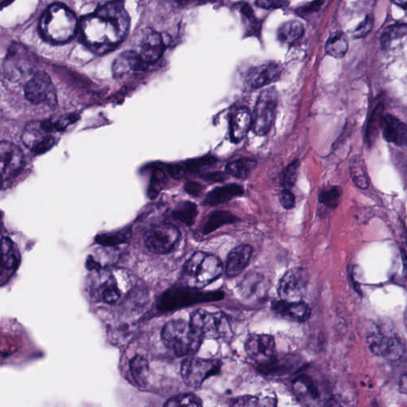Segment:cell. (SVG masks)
I'll return each instance as SVG.
<instances>
[{"mask_svg": "<svg viewBox=\"0 0 407 407\" xmlns=\"http://www.w3.org/2000/svg\"><path fill=\"white\" fill-rule=\"evenodd\" d=\"M79 23L73 11L62 4H55L45 10L39 23L41 34L54 43H65L76 35Z\"/></svg>", "mask_w": 407, "mask_h": 407, "instance_id": "7a4b0ae2", "label": "cell"}, {"mask_svg": "<svg viewBox=\"0 0 407 407\" xmlns=\"http://www.w3.org/2000/svg\"><path fill=\"white\" fill-rule=\"evenodd\" d=\"M323 0H317V1H314L308 5L304 6V8L300 9L299 14H308V13L318 11L320 8L321 4H323Z\"/></svg>", "mask_w": 407, "mask_h": 407, "instance_id": "7dc6e473", "label": "cell"}, {"mask_svg": "<svg viewBox=\"0 0 407 407\" xmlns=\"http://www.w3.org/2000/svg\"><path fill=\"white\" fill-rule=\"evenodd\" d=\"M35 59L24 45L12 43L4 62L6 73L14 78H21L31 73Z\"/></svg>", "mask_w": 407, "mask_h": 407, "instance_id": "4fadbf2b", "label": "cell"}, {"mask_svg": "<svg viewBox=\"0 0 407 407\" xmlns=\"http://www.w3.org/2000/svg\"><path fill=\"white\" fill-rule=\"evenodd\" d=\"M248 280V279H247ZM264 285V281L261 279V278H258L257 279H249L246 284V294L247 296L248 297H261L262 294V288L261 286Z\"/></svg>", "mask_w": 407, "mask_h": 407, "instance_id": "60d3db41", "label": "cell"}, {"mask_svg": "<svg viewBox=\"0 0 407 407\" xmlns=\"http://www.w3.org/2000/svg\"><path fill=\"white\" fill-rule=\"evenodd\" d=\"M146 67L147 65L141 60L135 51H126L117 57L113 70L116 77H121L130 72L142 70Z\"/></svg>", "mask_w": 407, "mask_h": 407, "instance_id": "7402d4cb", "label": "cell"}, {"mask_svg": "<svg viewBox=\"0 0 407 407\" xmlns=\"http://www.w3.org/2000/svg\"><path fill=\"white\" fill-rule=\"evenodd\" d=\"M180 239L179 230L172 224L154 226L144 235V241L149 251L159 255H166L174 251Z\"/></svg>", "mask_w": 407, "mask_h": 407, "instance_id": "ba28073f", "label": "cell"}, {"mask_svg": "<svg viewBox=\"0 0 407 407\" xmlns=\"http://www.w3.org/2000/svg\"><path fill=\"white\" fill-rule=\"evenodd\" d=\"M233 406H262V400L252 396H245L235 398L233 400Z\"/></svg>", "mask_w": 407, "mask_h": 407, "instance_id": "b9f144b4", "label": "cell"}, {"mask_svg": "<svg viewBox=\"0 0 407 407\" xmlns=\"http://www.w3.org/2000/svg\"><path fill=\"white\" fill-rule=\"evenodd\" d=\"M381 130L386 142L404 146L407 142V127L406 123L391 115L383 117Z\"/></svg>", "mask_w": 407, "mask_h": 407, "instance_id": "44dd1931", "label": "cell"}, {"mask_svg": "<svg viewBox=\"0 0 407 407\" xmlns=\"http://www.w3.org/2000/svg\"><path fill=\"white\" fill-rule=\"evenodd\" d=\"M400 390H401V391L404 394L406 393V376L403 375L402 379H401V381H400V386H399Z\"/></svg>", "mask_w": 407, "mask_h": 407, "instance_id": "681fc988", "label": "cell"}, {"mask_svg": "<svg viewBox=\"0 0 407 407\" xmlns=\"http://www.w3.org/2000/svg\"><path fill=\"white\" fill-rule=\"evenodd\" d=\"M300 361L297 357L290 356L284 358H275L271 364L259 367L261 372L271 376H282L284 374L294 372L299 369Z\"/></svg>", "mask_w": 407, "mask_h": 407, "instance_id": "484cf974", "label": "cell"}, {"mask_svg": "<svg viewBox=\"0 0 407 407\" xmlns=\"http://www.w3.org/2000/svg\"><path fill=\"white\" fill-rule=\"evenodd\" d=\"M305 28L299 21H290L282 24L278 30L279 41L282 44L294 45L303 37Z\"/></svg>", "mask_w": 407, "mask_h": 407, "instance_id": "4316f807", "label": "cell"}, {"mask_svg": "<svg viewBox=\"0 0 407 407\" xmlns=\"http://www.w3.org/2000/svg\"><path fill=\"white\" fill-rule=\"evenodd\" d=\"M202 179L212 182H221L228 179L227 174L221 172H211L203 174Z\"/></svg>", "mask_w": 407, "mask_h": 407, "instance_id": "bcb514c9", "label": "cell"}, {"mask_svg": "<svg viewBox=\"0 0 407 407\" xmlns=\"http://www.w3.org/2000/svg\"><path fill=\"white\" fill-rule=\"evenodd\" d=\"M278 106V91L274 88H269L262 91L256 103L252 128L260 136L265 135L272 127Z\"/></svg>", "mask_w": 407, "mask_h": 407, "instance_id": "52a82bcc", "label": "cell"}, {"mask_svg": "<svg viewBox=\"0 0 407 407\" xmlns=\"http://www.w3.org/2000/svg\"><path fill=\"white\" fill-rule=\"evenodd\" d=\"M196 215H198V208L194 203L189 201L181 203L173 213L175 219L188 226L193 224Z\"/></svg>", "mask_w": 407, "mask_h": 407, "instance_id": "e575fe53", "label": "cell"}, {"mask_svg": "<svg viewBox=\"0 0 407 407\" xmlns=\"http://www.w3.org/2000/svg\"><path fill=\"white\" fill-rule=\"evenodd\" d=\"M131 375L140 387H145L148 383L150 367L147 359L140 355H136L130 363Z\"/></svg>", "mask_w": 407, "mask_h": 407, "instance_id": "83f0119b", "label": "cell"}, {"mask_svg": "<svg viewBox=\"0 0 407 407\" xmlns=\"http://www.w3.org/2000/svg\"><path fill=\"white\" fill-rule=\"evenodd\" d=\"M162 340L175 355L190 357L199 351L203 339L187 321L174 320L163 327Z\"/></svg>", "mask_w": 407, "mask_h": 407, "instance_id": "277c9868", "label": "cell"}, {"mask_svg": "<svg viewBox=\"0 0 407 407\" xmlns=\"http://www.w3.org/2000/svg\"><path fill=\"white\" fill-rule=\"evenodd\" d=\"M3 264H2V261L1 259H0V274H1L2 270H3Z\"/></svg>", "mask_w": 407, "mask_h": 407, "instance_id": "db71d44e", "label": "cell"}, {"mask_svg": "<svg viewBox=\"0 0 407 407\" xmlns=\"http://www.w3.org/2000/svg\"><path fill=\"white\" fill-rule=\"evenodd\" d=\"M221 362L218 359L188 357L181 366V375L185 384L198 389L207 379L221 371Z\"/></svg>", "mask_w": 407, "mask_h": 407, "instance_id": "8992f818", "label": "cell"}, {"mask_svg": "<svg viewBox=\"0 0 407 407\" xmlns=\"http://www.w3.org/2000/svg\"><path fill=\"white\" fill-rule=\"evenodd\" d=\"M94 297L97 301L107 304H113L120 299L121 292L113 275L103 280L93 290Z\"/></svg>", "mask_w": 407, "mask_h": 407, "instance_id": "cb8c5ba5", "label": "cell"}, {"mask_svg": "<svg viewBox=\"0 0 407 407\" xmlns=\"http://www.w3.org/2000/svg\"><path fill=\"white\" fill-rule=\"evenodd\" d=\"M165 50V44L159 33L152 30L144 33L141 39L138 55L147 65L159 61Z\"/></svg>", "mask_w": 407, "mask_h": 407, "instance_id": "ac0fdd59", "label": "cell"}, {"mask_svg": "<svg viewBox=\"0 0 407 407\" xmlns=\"http://www.w3.org/2000/svg\"><path fill=\"white\" fill-rule=\"evenodd\" d=\"M0 233H1V227H0Z\"/></svg>", "mask_w": 407, "mask_h": 407, "instance_id": "9f6ffc18", "label": "cell"}, {"mask_svg": "<svg viewBox=\"0 0 407 407\" xmlns=\"http://www.w3.org/2000/svg\"><path fill=\"white\" fill-rule=\"evenodd\" d=\"M126 233H118L114 234H104L98 236V242L104 245H119L123 242L126 240Z\"/></svg>", "mask_w": 407, "mask_h": 407, "instance_id": "ab89813d", "label": "cell"}, {"mask_svg": "<svg viewBox=\"0 0 407 407\" xmlns=\"http://www.w3.org/2000/svg\"><path fill=\"white\" fill-rule=\"evenodd\" d=\"M252 126V116L246 108L236 110L231 119V137L234 143L245 139Z\"/></svg>", "mask_w": 407, "mask_h": 407, "instance_id": "603a6c76", "label": "cell"}, {"mask_svg": "<svg viewBox=\"0 0 407 407\" xmlns=\"http://www.w3.org/2000/svg\"><path fill=\"white\" fill-rule=\"evenodd\" d=\"M349 49V41L343 32L338 31L328 39L325 51L328 55L336 57H343Z\"/></svg>", "mask_w": 407, "mask_h": 407, "instance_id": "f546056e", "label": "cell"}, {"mask_svg": "<svg viewBox=\"0 0 407 407\" xmlns=\"http://www.w3.org/2000/svg\"><path fill=\"white\" fill-rule=\"evenodd\" d=\"M293 391L299 402L306 406L325 405V390L316 379L311 376L303 375L294 379Z\"/></svg>", "mask_w": 407, "mask_h": 407, "instance_id": "9a60e30c", "label": "cell"}, {"mask_svg": "<svg viewBox=\"0 0 407 407\" xmlns=\"http://www.w3.org/2000/svg\"><path fill=\"white\" fill-rule=\"evenodd\" d=\"M308 274L303 268L294 267L286 272L279 281L278 292L281 300L301 301L306 292Z\"/></svg>", "mask_w": 407, "mask_h": 407, "instance_id": "5bb4252c", "label": "cell"}, {"mask_svg": "<svg viewBox=\"0 0 407 407\" xmlns=\"http://www.w3.org/2000/svg\"><path fill=\"white\" fill-rule=\"evenodd\" d=\"M406 35V25H393L384 30L381 36V47L384 49L389 48L391 43L398 39L405 37Z\"/></svg>", "mask_w": 407, "mask_h": 407, "instance_id": "d590c367", "label": "cell"}, {"mask_svg": "<svg viewBox=\"0 0 407 407\" xmlns=\"http://www.w3.org/2000/svg\"><path fill=\"white\" fill-rule=\"evenodd\" d=\"M253 249L250 245H242L233 249L226 262V274L235 277L245 270L252 258Z\"/></svg>", "mask_w": 407, "mask_h": 407, "instance_id": "ffe728a7", "label": "cell"}, {"mask_svg": "<svg viewBox=\"0 0 407 407\" xmlns=\"http://www.w3.org/2000/svg\"><path fill=\"white\" fill-rule=\"evenodd\" d=\"M2 177L1 175H0V188H1V184H2Z\"/></svg>", "mask_w": 407, "mask_h": 407, "instance_id": "11a10c76", "label": "cell"}, {"mask_svg": "<svg viewBox=\"0 0 407 407\" xmlns=\"http://www.w3.org/2000/svg\"><path fill=\"white\" fill-rule=\"evenodd\" d=\"M238 220V218L231 213L215 211L208 216L205 226H203V233H212L216 228L224 225L232 224Z\"/></svg>", "mask_w": 407, "mask_h": 407, "instance_id": "d6a6232c", "label": "cell"}, {"mask_svg": "<svg viewBox=\"0 0 407 407\" xmlns=\"http://www.w3.org/2000/svg\"><path fill=\"white\" fill-rule=\"evenodd\" d=\"M256 4L260 8L265 9L284 8L287 4L286 0H258Z\"/></svg>", "mask_w": 407, "mask_h": 407, "instance_id": "f6af8a7d", "label": "cell"}, {"mask_svg": "<svg viewBox=\"0 0 407 407\" xmlns=\"http://www.w3.org/2000/svg\"><path fill=\"white\" fill-rule=\"evenodd\" d=\"M373 23V18L370 16H367L364 21L359 25L355 31H354V37L359 38L366 36L371 31Z\"/></svg>", "mask_w": 407, "mask_h": 407, "instance_id": "7bdbcfd3", "label": "cell"}, {"mask_svg": "<svg viewBox=\"0 0 407 407\" xmlns=\"http://www.w3.org/2000/svg\"><path fill=\"white\" fill-rule=\"evenodd\" d=\"M299 168V162L294 160L285 169L284 174H282L281 179L282 186H284L285 189H290L295 185V183H296Z\"/></svg>", "mask_w": 407, "mask_h": 407, "instance_id": "f35d334b", "label": "cell"}, {"mask_svg": "<svg viewBox=\"0 0 407 407\" xmlns=\"http://www.w3.org/2000/svg\"><path fill=\"white\" fill-rule=\"evenodd\" d=\"M280 203L286 209H291L295 206V196L290 189L282 190L279 196Z\"/></svg>", "mask_w": 407, "mask_h": 407, "instance_id": "ee69618b", "label": "cell"}, {"mask_svg": "<svg viewBox=\"0 0 407 407\" xmlns=\"http://www.w3.org/2000/svg\"><path fill=\"white\" fill-rule=\"evenodd\" d=\"M281 72L277 64L262 65L248 72L246 82L251 88L259 89L279 80Z\"/></svg>", "mask_w": 407, "mask_h": 407, "instance_id": "d6986e66", "label": "cell"}, {"mask_svg": "<svg viewBox=\"0 0 407 407\" xmlns=\"http://www.w3.org/2000/svg\"><path fill=\"white\" fill-rule=\"evenodd\" d=\"M272 308L279 317L294 323H303L310 318L311 310L304 301H274Z\"/></svg>", "mask_w": 407, "mask_h": 407, "instance_id": "e0dca14e", "label": "cell"}, {"mask_svg": "<svg viewBox=\"0 0 407 407\" xmlns=\"http://www.w3.org/2000/svg\"><path fill=\"white\" fill-rule=\"evenodd\" d=\"M189 323L203 339L228 340L233 337L231 325L222 312L196 310L190 315Z\"/></svg>", "mask_w": 407, "mask_h": 407, "instance_id": "5b68a950", "label": "cell"}, {"mask_svg": "<svg viewBox=\"0 0 407 407\" xmlns=\"http://www.w3.org/2000/svg\"><path fill=\"white\" fill-rule=\"evenodd\" d=\"M14 1L15 0H0V9L6 8Z\"/></svg>", "mask_w": 407, "mask_h": 407, "instance_id": "f907efd6", "label": "cell"}, {"mask_svg": "<svg viewBox=\"0 0 407 407\" xmlns=\"http://www.w3.org/2000/svg\"><path fill=\"white\" fill-rule=\"evenodd\" d=\"M0 259L3 266L13 269L18 265L19 252L16 245L11 239L4 238L0 240Z\"/></svg>", "mask_w": 407, "mask_h": 407, "instance_id": "f1b7e54d", "label": "cell"}, {"mask_svg": "<svg viewBox=\"0 0 407 407\" xmlns=\"http://www.w3.org/2000/svg\"><path fill=\"white\" fill-rule=\"evenodd\" d=\"M222 273V262L216 256L198 252L186 262L181 277L184 284L195 290L212 284Z\"/></svg>", "mask_w": 407, "mask_h": 407, "instance_id": "3957f363", "label": "cell"}, {"mask_svg": "<svg viewBox=\"0 0 407 407\" xmlns=\"http://www.w3.org/2000/svg\"><path fill=\"white\" fill-rule=\"evenodd\" d=\"M369 350L377 357L391 361H396L403 356L405 347L396 336H387L380 332L373 333L367 338Z\"/></svg>", "mask_w": 407, "mask_h": 407, "instance_id": "7c38bea8", "label": "cell"}, {"mask_svg": "<svg viewBox=\"0 0 407 407\" xmlns=\"http://www.w3.org/2000/svg\"><path fill=\"white\" fill-rule=\"evenodd\" d=\"M186 192L190 195L198 196L201 191V186L198 183H187L185 187Z\"/></svg>", "mask_w": 407, "mask_h": 407, "instance_id": "c3c4849f", "label": "cell"}, {"mask_svg": "<svg viewBox=\"0 0 407 407\" xmlns=\"http://www.w3.org/2000/svg\"><path fill=\"white\" fill-rule=\"evenodd\" d=\"M25 96L34 104H47L50 108L57 105V94L54 84L50 76L44 71L33 74L26 84Z\"/></svg>", "mask_w": 407, "mask_h": 407, "instance_id": "9c48e42d", "label": "cell"}, {"mask_svg": "<svg viewBox=\"0 0 407 407\" xmlns=\"http://www.w3.org/2000/svg\"><path fill=\"white\" fill-rule=\"evenodd\" d=\"M54 130L51 121L31 122L25 127L22 140L35 153L43 154L55 144L51 135Z\"/></svg>", "mask_w": 407, "mask_h": 407, "instance_id": "30bf717a", "label": "cell"}, {"mask_svg": "<svg viewBox=\"0 0 407 407\" xmlns=\"http://www.w3.org/2000/svg\"><path fill=\"white\" fill-rule=\"evenodd\" d=\"M244 194V188L241 186L232 184L223 187H218L210 192L206 199L205 203L207 206H218L232 200L236 196Z\"/></svg>", "mask_w": 407, "mask_h": 407, "instance_id": "d4e9b609", "label": "cell"}, {"mask_svg": "<svg viewBox=\"0 0 407 407\" xmlns=\"http://www.w3.org/2000/svg\"><path fill=\"white\" fill-rule=\"evenodd\" d=\"M350 174L354 183L360 189L369 187V179L364 162L359 156L353 157L350 162Z\"/></svg>", "mask_w": 407, "mask_h": 407, "instance_id": "836d02e7", "label": "cell"}, {"mask_svg": "<svg viewBox=\"0 0 407 407\" xmlns=\"http://www.w3.org/2000/svg\"><path fill=\"white\" fill-rule=\"evenodd\" d=\"M391 1L394 4H396V5L401 6V8L404 9H406V8L407 0H391Z\"/></svg>", "mask_w": 407, "mask_h": 407, "instance_id": "816d5d0a", "label": "cell"}, {"mask_svg": "<svg viewBox=\"0 0 407 407\" xmlns=\"http://www.w3.org/2000/svg\"><path fill=\"white\" fill-rule=\"evenodd\" d=\"M256 167V161L248 157L230 162L226 166V172L236 179H245Z\"/></svg>", "mask_w": 407, "mask_h": 407, "instance_id": "4dcf8cb0", "label": "cell"}, {"mask_svg": "<svg viewBox=\"0 0 407 407\" xmlns=\"http://www.w3.org/2000/svg\"><path fill=\"white\" fill-rule=\"evenodd\" d=\"M130 17L121 0L104 3L82 18L79 26L85 45L98 54L114 50L128 36Z\"/></svg>", "mask_w": 407, "mask_h": 407, "instance_id": "6da1fadb", "label": "cell"}, {"mask_svg": "<svg viewBox=\"0 0 407 407\" xmlns=\"http://www.w3.org/2000/svg\"><path fill=\"white\" fill-rule=\"evenodd\" d=\"M23 165V154L21 148L10 142L0 143V175L11 177Z\"/></svg>", "mask_w": 407, "mask_h": 407, "instance_id": "2e32d148", "label": "cell"}, {"mask_svg": "<svg viewBox=\"0 0 407 407\" xmlns=\"http://www.w3.org/2000/svg\"><path fill=\"white\" fill-rule=\"evenodd\" d=\"M341 194H342V191L338 186L327 188L320 193L319 201L321 205L326 208H337L339 205Z\"/></svg>", "mask_w": 407, "mask_h": 407, "instance_id": "74e56055", "label": "cell"}, {"mask_svg": "<svg viewBox=\"0 0 407 407\" xmlns=\"http://www.w3.org/2000/svg\"><path fill=\"white\" fill-rule=\"evenodd\" d=\"M201 399L192 393L180 394L167 400V403L164 404L165 406H201Z\"/></svg>", "mask_w": 407, "mask_h": 407, "instance_id": "8d00e7d4", "label": "cell"}, {"mask_svg": "<svg viewBox=\"0 0 407 407\" xmlns=\"http://www.w3.org/2000/svg\"><path fill=\"white\" fill-rule=\"evenodd\" d=\"M174 1L179 4L185 5L198 1V0H174Z\"/></svg>", "mask_w": 407, "mask_h": 407, "instance_id": "f5cc1de1", "label": "cell"}, {"mask_svg": "<svg viewBox=\"0 0 407 407\" xmlns=\"http://www.w3.org/2000/svg\"><path fill=\"white\" fill-rule=\"evenodd\" d=\"M384 117V104H380L374 110L369 122L367 124L366 139L369 146L375 143L381 130L382 121Z\"/></svg>", "mask_w": 407, "mask_h": 407, "instance_id": "1f68e13d", "label": "cell"}, {"mask_svg": "<svg viewBox=\"0 0 407 407\" xmlns=\"http://www.w3.org/2000/svg\"><path fill=\"white\" fill-rule=\"evenodd\" d=\"M245 351L259 367L271 364L277 357V345L270 335H251L246 340Z\"/></svg>", "mask_w": 407, "mask_h": 407, "instance_id": "8fae6325", "label": "cell"}]
</instances>
